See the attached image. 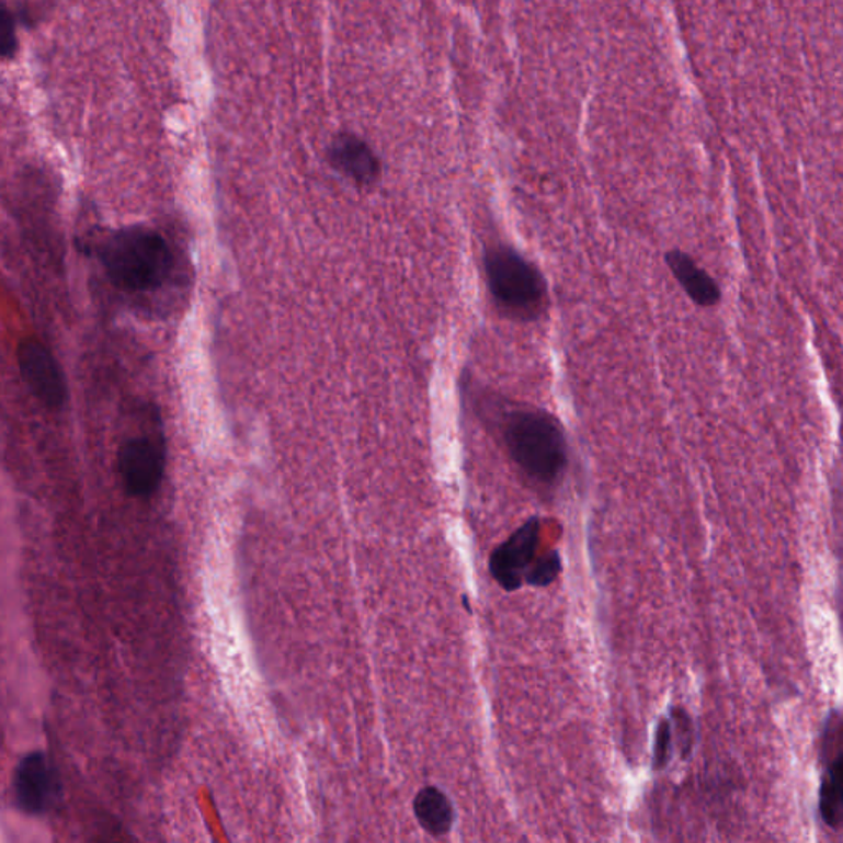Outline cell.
<instances>
[{"instance_id": "1", "label": "cell", "mask_w": 843, "mask_h": 843, "mask_svg": "<svg viewBox=\"0 0 843 843\" xmlns=\"http://www.w3.org/2000/svg\"><path fill=\"white\" fill-rule=\"evenodd\" d=\"M111 282L121 291L159 288L172 274L169 242L147 226H127L110 232L98 249Z\"/></svg>"}, {"instance_id": "2", "label": "cell", "mask_w": 843, "mask_h": 843, "mask_svg": "<svg viewBox=\"0 0 843 843\" xmlns=\"http://www.w3.org/2000/svg\"><path fill=\"white\" fill-rule=\"evenodd\" d=\"M504 442L517 467L540 485H554L567 468V444L562 428L543 410L508 413Z\"/></svg>"}, {"instance_id": "3", "label": "cell", "mask_w": 843, "mask_h": 843, "mask_svg": "<svg viewBox=\"0 0 843 843\" xmlns=\"http://www.w3.org/2000/svg\"><path fill=\"white\" fill-rule=\"evenodd\" d=\"M485 271L494 300L511 317L536 318L546 301L547 285L536 265L508 248L497 246L485 255Z\"/></svg>"}, {"instance_id": "4", "label": "cell", "mask_w": 843, "mask_h": 843, "mask_svg": "<svg viewBox=\"0 0 843 843\" xmlns=\"http://www.w3.org/2000/svg\"><path fill=\"white\" fill-rule=\"evenodd\" d=\"M117 467L124 490L134 498L157 493L166 471L163 444L149 435H137L124 442L117 455Z\"/></svg>"}, {"instance_id": "5", "label": "cell", "mask_w": 843, "mask_h": 843, "mask_svg": "<svg viewBox=\"0 0 843 843\" xmlns=\"http://www.w3.org/2000/svg\"><path fill=\"white\" fill-rule=\"evenodd\" d=\"M61 796L57 767L44 751L25 754L14 771V797L19 809L29 816L50 812Z\"/></svg>"}, {"instance_id": "6", "label": "cell", "mask_w": 843, "mask_h": 843, "mask_svg": "<svg viewBox=\"0 0 843 843\" xmlns=\"http://www.w3.org/2000/svg\"><path fill=\"white\" fill-rule=\"evenodd\" d=\"M540 540V521H527L506 543L501 544L491 556L490 570L493 579L508 592H516L527 583L537 560Z\"/></svg>"}, {"instance_id": "7", "label": "cell", "mask_w": 843, "mask_h": 843, "mask_svg": "<svg viewBox=\"0 0 843 843\" xmlns=\"http://www.w3.org/2000/svg\"><path fill=\"white\" fill-rule=\"evenodd\" d=\"M18 363L31 392L48 409H61L67 400L64 371L52 351L35 338H25L18 348Z\"/></svg>"}, {"instance_id": "8", "label": "cell", "mask_w": 843, "mask_h": 843, "mask_svg": "<svg viewBox=\"0 0 843 843\" xmlns=\"http://www.w3.org/2000/svg\"><path fill=\"white\" fill-rule=\"evenodd\" d=\"M328 160L338 172L357 185H373L380 176V162L376 153L354 134H338L328 147Z\"/></svg>"}, {"instance_id": "9", "label": "cell", "mask_w": 843, "mask_h": 843, "mask_svg": "<svg viewBox=\"0 0 843 843\" xmlns=\"http://www.w3.org/2000/svg\"><path fill=\"white\" fill-rule=\"evenodd\" d=\"M669 269L677 278L679 284L687 292L688 297L702 307H711L720 300V288L717 282L698 267L687 254L682 251H671L665 255Z\"/></svg>"}, {"instance_id": "10", "label": "cell", "mask_w": 843, "mask_h": 843, "mask_svg": "<svg viewBox=\"0 0 843 843\" xmlns=\"http://www.w3.org/2000/svg\"><path fill=\"white\" fill-rule=\"evenodd\" d=\"M413 813L420 827L434 836L447 835L454 827V804L444 790L435 786L424 787L417 793Z\"/></svg>"}, {"instance_id": "11", "label": "cell", "mask_w": 843, "mask_h": 843, "mask_svg": "<svg viewBox=\"0 0 843 843\" xmlns=\"http://www.w3.org/2000/svg\"><path fill=\"white\" fill-rule=\"evenodd\" d=\"M819 812L833 829L843 827V753L830 763L820 784Z\"/></svg>"}, {"instance_id": "12", "label": "cell", "mask_w": 843, "mask_h": 843, "mask_svg": "<svg viewBox=\"0 0 843 843\" xmlns=\"http://www.w3.org/2000/svg\"><path fill=\"white\" fill-rule=\"evenodd\" d=\"M560 570H562V562H560L559 552L552 550V552L546 554V556L537 560L529 579H527V585L549 586L550 583L556 582Z\"/></svg>"}, {"instance_id": "13", "label": "cell", "mask_w": 843, "mask_h": 843, "mask_svg": "<svg viewBox=\"0 0 843 843\" xmlns=\"http://www.w3.org/2000/svg\"><path fill=\"white\" fill-rule=\"evenodd\" d=\"M672 751V725L671 721L662 718L656 730L654 753H652V764L654 770H662L668 766L671 760Z\"/></svg>"}, {"instance_id": "14", "label": "cell", "mask_w": 843, "mask_h": 843, "mask_svg": "<svg viewBox=\"0 0 843 843\" xmlns=\"http://www.w3.org/2000/svg\"><path fill=\"white\" fill-rule=\"evenodd\" d=\"M18 50V37H15L14 18L4 2H0V54L4 58L14 57Z\"/></svg>"}]
</instances>
